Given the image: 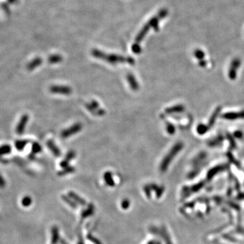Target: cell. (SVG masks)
Masks as SVG:
<instances>
[{"label": "cell", "mask_w": 244, "mask_h": 244, "mask_svg": "<svg viewBox=\"0 0 244 244\" xmlns=\"http://www.w3.org/2000/svg\"><path fill=\"white\" fill-rule=\"evenodd\" d=\"M168 14V10L167 9L164 8L161 9V10L158 12V14L157 15H155L153 18H151V19L148 21V23H146L145 25L143 26L142 29L139 31V33H138V35H136L135 39L136 43H139L140 42H141L151 28L154 29V31H157L159 30V21L166 17V16Z\"/></svg>", "instance_id": "cell-1"}, {"label": "cell", "mask_w": 244, "mask_h": 244, "mask_svg": "<svg viewBox=\"0 0 244 244\" xmlns=\"http://www.w3.org/2000/svg\"><path fill=\"white\" fill-rule=\"evenodd\" d=\"M92 55L96 58L101 59L102 61H104L112 65H117L119 63H128L130 65H134L135 63L134 58L130 57V56L125 57L124 56L115 54H107V53H105L97 49L92 50Z\"/></svg>", "instance_id": "cell-2"}, {"label": "cell", "mask_w": 244, "mask_h": 244, "mask_svg": "<svg viewBox=\"0 0 244 244\" xmlns=\"http://www.w3.org/2000/svg\"><path fill=\"white\" fill-rule=\"evenodd\" d=\"M183 142H177L172 147L170 150V151L168 152V154L165 156L164 159H163L161 165H160V170L161 172H164L168 170V168L169 165H170L171 162L172 161L174 157L178 154L181 150L183 148Z\"/></svg>", "instance_id": "cell-3"}, {"label": "cell", "mask_w": 244, "mask_h": 244, "mask_svg": "<svg viewBox=\"0 0 244 244\" xmlns=\"http://www.w3.org/2000/svg\"><path fill=\"white\" fill-rule=\"evenodd\" d=\"M86 107L91 113L94 115H97V116H102L105 113L104 109L101 108L98 102H97L95 101H92L87 103Z\"/></svg>", "instance_id": "cell-4"}, {"label": "cell", "mask_w": 244, "mask_h": 244, "mask_svg": "<svg viewBox=\"0 0 244 244\" xmlns=\"http://www.w3.org/2000/svg\"><path fill=\"white\" fill-rule=\"evenodd\" d=\"M81 129H82V124L80 123L75 124L72 126L62 130L61 134V137L63 139H67V138L80 132Z\"/></svg>", "instance_id": "cell-5"}, {"label": "cell", "mask_w": 244, "mask_h": 244, "mask_svg": "<svg viewBox=\"0 0 244 244\" xmlns=\"http://www.w3.org/2000/svg\"><path fill=\"white\" fill-rule=\"evenodd\" d=\"M241 63H242V61H241L240 59L238 58H234L232 62H231L229 69V73H228L230 79L234 80L236 79L237 70L241 66Z\"/></svg>", "instance_id": "cell-6"}, {"label": "cell", "mask_w": 244, "mask_h": 244, "mask_svg": "<svg viewBox=\"0 0 244 244\" xmlns=\"http://www.w3.org/2000/svg\"><path fill=\"white\" fill-rule=\"evenodd\" d=\"M50 91L52 94L61 95H69L72 93V89L67 86L54 85L50 87Z\"/></svg>", "instance_id": "cell-7"}, {"label": "cell", "mask_w": 244, "mask_h": 244, "mask_svg": "<svg viewBox=\"0 0 244 244\" xmlns=\"http://www.w3.org/2000/svg\"><path fill=\"white\" fill-rule=\"evenodd\" d=\"M29 115L27 114H24L21 117L20 120L17 125V128H16V132H17L18 134L20 135V134H23L24 133V129L26 128V125L28 123V121H29Z\"/></svg>", "instance_id": "cell-8"}, {"label": "cell", "mask_w": 244, "mask_h": 244, "mask_svg": "<svg viewBox=\"0 0 244 244\" xmlns=\"http://www.w3.org/2000/svg\"><path fill=\"white\" fill-rule=\"evenodd\" d=\"M222 117L227 120H237L239 119H244V111L225 113L222 115Z\"/></svg>", "instance_id": "cell-9"}, {"label": "cell", "mask_w": 244, "mask_h": 244, "mask_svg": "<svg viewBox=\"0 0 244 244\" xmlns=\"http://www.w3.org/2000/svg\"><path fill=\"white\" fill-rule=\"evenodd\" d=\"M127 81L128 84L130 85V88L134 91H137L139 89V84L138 83V81L136 79L135 76L132 73H128L127 75Z\"/></svg>", "instance_id": "cell-10"}, {"label": "cell", "mask_w": 244, "mask_h": 244, "mask_svg": "<svg viewBox=\"0 0 244 244\" xmlns=\"http://www.w3.org/2000/svg\"><path fill=\"white\" fill-rule=\"evenodd\" d=\"M46 145L48 149L50 150V151L52 153V154L56 156V157H59V156L61 155V151L60 149L56 145V144L54 142L53 140H48V141H47Z\"/></svg>", "instance_id": "cell-11"}, {"label": "cell", "mask_w": 244, "mask_h": 244, "mask_svg": "<svg viewBox=\"0 0 244 244\" xmlns=\"http://www.w3.org/2000/svg\"><path fill=\"white\" fill-rule=\"evenodd\" d=\"M42 59L40 57H37L35 58H34L33 60L31 61L30 62H29V64L27 65V68L29 71H31L35 69L37 67H39L42 64Z\"/></svg>", "instance_id": "cell-12"}, {"label": "cell", "mask_w": 244, "mask_h": 244, "mask_svg": "<svg viewBox=\"0 0 244 244\" xmlns=\"http://www.w3.org/2000/svg\"><path fill=\"white\" fill-rule=\"evenodd\" d=\"M184 111V106L182 105H176L172 106V107L167 108L165 109V113L167 114H173V113H179Z\"/></svg>", "instance_id": "cell-13"}, {"label": "cell", "mask_w": 244, "mask_h": 244, "mask_svg": "<svg viewBox=\"0 0 244 244\" xmlns=\"http://www.w3.org/2000/svg\"><path fill=\"white\" fill-rule=\"evenodd\" d=\"M220 111H221L220 107H218L215 109V111L213 112V113L212 114L210 118H209L208 125L209 128H211L214 126L217 117L219 116V115H220Z\"/></svg>", "instance_id": "cell-14"}, {"label": "cell", "mask_w": 244, "mask_h": 244, "mask_svg": "<svg viewBox=\"0 0 244 244\" xmlns=\"http://www.w3.org/2000/svg\"><path fill=\"white\" fill-rule=\"evenodd\" d=\"M76 156V153L74 151H69L68 152L67 155L66 157L64 159L63 161H62L61 163V166L62 168H65L68 166V161H71V159H73V157Z\"/></svg>", "instance_id": "cell-15"}, {"label": "cell", "mask_w": 244, "mask_h": 244, "mask_svg": "<svg viewBox=\"0 0 244 244\" xmlns=\"http://www.w3.org/2000/svg\"><path fill=\"white\" fill-rule=\"evenodd\" d=\"M29 142L27 140H16L14 142L15 148L17 149L18 151H23V150L25 147L26 145Z\"/></svg>", "instance_id": "cell-16"}, {"label": "cell", "mask_w": 244, "mask_h": 244, "mask_svg": "<svg viewBox=\"0 0 244 244\" xmlns=\"http://www.w3.org/2000/svg\"><path fill=\"white\" fill-rule=\"evenodd\" d=\"M12 151V147L8 144H5L0 146V155H4L10 154Z\"/></svg>", "instance_id": "cell-17"}, {"label": "cell", "mask_w": 244, "mask_h": 244, "mask_svg": "<svg viewBox=\"0 0 244 244\" xmlns=\"http://www.w3.org/2000/svg\"><path fill=\"white\" fill-rule=\"evenodd\" d=\"M62 61V56L59 54H53L48 58V62L50 64L59 63Z\"/></svg>", "instance_id": "cell-18"}, {"label": "cell", "mask_w": 244, "mask_h": 244, "mask_svg": "<svg viewBox=\"0 0 244 244\" xmlns=\"http://www.w3.org/2000/svg\"><path fill=\"white\" fill-rule=\"evenodd\" d=\"M68 195H69L70 198H71L73 199L75 201L77 202V203H79V204L81 205H85L86 204V201L85 200L83 199L82 198H81L79 196H78L77 194H76L73 192H70L68 193Z\"/></svg>", "instance_id": "cell-19"}, {"label": "cell", "mask_w": 244, "mask_h": 244, "mask_svg": "<svg viewBox=\"0 0 244 244\" xmlns=\"http://www.w3.org/2000/svg\"><path fill=\"white\" fill-rule=\"evenodd\" d=\"M59 238L58 230L56 227H53L52 229V244H56Z\"/></svg>", "instance_id": "cell-20"}, {"label": "cell", "mask_w": 244, "mask_h": 244, "mask_svg": "<svg viewBox=\"0 0 244 244\" xmlns=\"http://www.w3.org/2000/svg\"><path fill=\"white\" fill-rule=\"evenodd\" d=\"M104 178H105V180L106 183H107L109 186H111V187L114 186L115 182H114V180H113L112 174L111 172H106L104 175Z\"/></svg>", "instance_id": "cell-21"}, {"label": "cell", "mask_w": 244, "mask_h": 244, "mask_svg": "<svg viewBox=\"0 0 244 244\" xmlns=\"http://www.w3.org/2000/svg\"><path fill=\"white\" fill-rule=\"evenodd\" d=\"M209 127L208 125L205 124H199V126L197 128V132L200 135H203V134H205L206 132H208V131L209 130Z\"/></svg>", "instance_id": "cell-22"}, {"label": "cell", "mask_w": 244, "mask_h": 244, "mask_svg": "<svg viewBox=\"0 0 244 244\" xmlns=\"http://www.w3.org/2000/svg\"><path fill=\"white\" fill-rule=\"evenodd\" d=\"M224 168H225L224 165H218V166L215 167L214 168H213L212 170H211L209 172L208 177L211 178L212 176H214L216 174H217V173L223 170L224 169Z\"/></svg>", "instance_id": "cell-23"}, {"label": "cell", "mask_w": 244, "mask_h": 244, "mask_svg": "<svg viewBox=\"0 0 244 244\" xmlns=\"http://www.w3.org/2000/svg\"><path fill=\"white\" fill-rule=\"evenodd\" d=\"M194 56H195V57L198 59V61H201V60H204V58H205V53L203 50L200 49H197L195 50V51H194Z\"/></svg>", "instance_id": "cell-24"}, {"label": "cell", "mask_w": 244, "mask_h": 244, "mask_svg": "<svg viewBox=\"0 0 244 244\" xmlns=\"http://www.w3.org/2000/svg\"><path fill=\"white\" fill-rule=\"evenodd\" d=\"M42 148L39 143L37 142H33L32 145V147H31V153L33 155L37 154L42 151Z\"/></svg>", "instance_id": "cell-25"}, {"label": "cell", "mask_w": 244, "mask_h": 244, "mask_svg": "<svg viewBox=\"0 0 244 244\" xmlns=\"http://www.w3.org/2000/svg\"><path fill=\"white\" fill-rule=\"evenodd\" d=\"M32 203V199L29 196H25L24 197L21 201V204L23 205V207H29Z\"/></svg>", "instance_id": "cell-26"}, {"label": "cell", "mask_w": 244, "mask_h": 244, "mask_svg": "<svg viewBox=\"0 0 244 244\" xmlns=\"http://www.w3.org/2000/svg\"><path fill=\"white\" fill-rule=\"evenodd\" d=\"M166 130L167 132L170 134H173L176 132V128L172 124H171L170 122H166Z\"/></svg>", "instance_id": "cell-27"}, {"label": "cell", "mask_w": 244, "mask_h": 244, "mask_svg": "<svg viewBox=\"0 0 244 244\" xmlns=\"http://www.w3.org/2000/svg\"><path fill=\"white\" fill-rule=\"evenodd\" d=\"M150 188L151 189H154L155 190L156 195H157V197H158V198H159L162 194V193L164 192V189H162L161 187H159L155 185V184H153V185L150 187Z\"/></svg>", "instance_id": "cell-28"}, {"label": "cell", "mask_w": 244, "mask_h": 244, "mask_svg": "<svg viewBox=\"0 0 244 244\" xmlns=\"http://www.w3.org/2000/svg\"><path fill=\"white\" fill-rule=\"evenodd\" d=\"M132 52L134 53H135V54H140V53L142 51L141 47H140V46L139 45V43H134L133 46H132Z\"/></svg>", "instance_id": "cell-29"}, {"label": "cell", "mask_w": 244, "mask_h": 244, "mask_svg": "<svg viewBox=\"0 0 244 244\" xmlns=\"http://www.w3.org/2000/svg\"><path fill=\"white\" fill-rule=\"evenodd\" d=\"M223 139H222L221 136H219V137L216 138V139H214L212 141L211 140V141L209 143V146H216L223 142Z\"/></svg>", "instance_id": "cell-30"}, {"label": "cell", "mask_w": 244, "mask_h": 244, "mask_svg": "<svg viewBox=\"0 0 244 244\" xmlns=\"http://www.w3.org/2000/svg\"><path fill=\"white\" fill-rule=\"evenodd\" d=\"M74 171V168L70 167V166H68L65 168H63V170H62L61 172H59V175H64V174H66L67 173H70Z\"/></svg>", "instance_id": "cell-31"}, {"label": "cell", "mask_w": 244, "mask_h": 244, "mask_svg": "<svg viewBox=\"0 0 244 244\" xmlns=\"http://www.w3.org/2000/svg\"><path fill=\"white\" fill-rule=\"evenodd\" d=\"M62 199H63L65 200V201H66L68 205H71L72 208H77L76 204H75V203L73 201H71V200L69 199V198H68V197L64 195V196H62Z\"/></svg>", "instance_id": "cell-32"}, {"label": "cell", "mask_w": 244, "mask_h": 244, "mask_svg": "<svg viewBox=\"0 0 244 244\" xmlns=\"http://www.w3.org/2000/svg\"><path fill=\"white\" fill-rule=\"evenodd\" d=\"M6 185V182L4 178L0 174V188H4Z\"/></svg>", "instance_id": "cell-33"}, {"label": "cell", "mask_w": 244, "mask_h": 244, "mask_svg": "<svg viewBox=\"0 0 244 244\" xmlns=\"http://www.w3.org/2000/svg\"><path fill=\"white\" fill-rule=\"evenodd\" d=\"M234 135L235 137L238 138V139H242V138L243 136V133L242 132V131H236V132L234 133Z\"/></svg>", "instance_id": "cell-34"}, {"label": "cell", "mask_w": 244, "mask_h": 244, "mask_svg": "<svg viewBox=\"0 0 244 244\" xmlns=\"http://www.w3.org/2000/svg\"><path fill=\"white\" fill-rule=\"evenodd\" d=\"M129 204H130V203L128 201V200H124L123 203H122V208H123L124 209H126L128 208Z\"/></svg>", "instance_id": "cell-35"}, {"label": "cell", "mask_w": 244, "mask_h": 244, "mask_svg": "<svg viewBox=\"0 0 244 244\" xmlns=\"http://www.w3.org/2000/svg\"><path fill=\"white\" fill-rule=\"evenodd\" d=\"M206 65H207V62L204 60H201L199 61V65L200 67H205L206 66Z\"/></svg>", "instance_id": "cell-36"}, {"label": "cell", "mask_w": 244, "mask_h": 244, "mask_svg": "<svg viewBox=\"0 0 244 244\" xmlns=\"http://www.w3.org/2000/svg\"><path fill=\"white\" fill-rule=\"evenodd\" d=\"M8 162H9L8 160L2 157V156L0 155V163H2V164H8Z\"/></svg>", "instance_id": "cell-37"}, {"label": "cell", "mask_w": 244, "mask_h": 244, "mask_svg": "<svg viewBox=\"0 0 244 244\" xmlns=\"http://www.w3.org/2000/svg\"><path fill=\"white\" fill-rule=\"evenodd\" d=\"M148 244H155V243H154V242H153V241H151V242H149L148 243Z\"/></svg>", "instance_id": "cell-38"}, {"label": "cell", "mask_w": 244, "mask_h": 244, "mask_svg": "<svg viewBox=\"0 0 244 244\" xmlns=\"http://www.w3.org/2000/svg\"><path fill=\"white\" fill-rule=\"evenodd\" d=\"M61 243H62V244H67L66 242H65L63 240H61Z\"/></svg>", "instance_id": "cell-39"}]
</instances>
